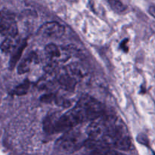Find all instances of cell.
Returning a JSON list of instances; mask_svg holds the SVG:
<instances>
[{"mask_svg": "<svg viewBox=\"0 0 155 155\" xmlns=\"http://www.w3.org/2000/svg\"><path fill=\"white\" fill-rule=\"evenodd\" d=\"M103 105L90 96H83L73 108L55 120L54 133L68 132L86 121H93L103 116Z\"/></svg>", "mask_w": 155, "mask_h": 155, "instance_id": "6da1fadb", "label": "cell"}, {"mask_svg": "<svg viewBox=\"0 0 155 155\" xmlns=\"http://www.w3.org/2000/svg\"><path fill=\"white\" fill-rule=\"evenodd\" d=\"M88 139V136L86 137L80 130L74 128L64 133V135L58 141L57 145L62 151L73 152L84 146Z\"/></svg>", "mask_w": 155, "mask_h": 155, "instance_id": "7a4b0ae2", "label": "cell"}, {"mask_svg": "<svg viewBox=\"0 0 155 155\" xmlns=\"http://www.w3.org/2000/svg\"><path fill=\"white\" fill-rule=\"evenodd\" d=\"M18 33V25L14 15L8 11L0 12V35L16 37Z\"/></svg>", "mask_w": 155, "mask_h": 155, "instance_id": "3957f363", "label": "cell"}, {"mask_svg": "<svg viewBox=\"0 0 155 155\" xmlns=\"http://www.w3.org/2000/svg\"><path fill=\"white\" fill-rule=\"evenodd\" d=\"M64 33V27L57 22H48L39 27L38 33L48 38L61 37Z\"/></svg>", "mask_w": 155, "mask_h": 155, "instance_id": "277c9868", "label": "cell"}, {"mask_svg": "<svg viewBox=\"0 0 155 155\" xmlns=\"http://www.w3.org/2000/svg\"><path fill=\"white\" fill-rule=\"evenodd\" d=\"M58 81L64 89L68 91H74V89L76 87V85L78 82L68 72H65L64 74H60V76L58 78Z\"/></svg>", "mask_w": 155, "mask_h": 155, "instance_id": "5b68a950", "label": "cell"}, {"mask_svg": "<svg viewBox=\"0 0 155 155\" xmlns=\"http://www.w3.org/2000/svg\"><path fill=\"white\" fill-rule=\"evenodd\" d=\"M38 58L36 53L31 52L28 55L26 56L18 67V72L19 74H24L30 71V65L33 62H37Z\"/></svg>", "mask_w": 155, "mask_h": 155, "instance_id": "8992f818", "label": "cell"}, {"mask_svg": "<svg viewBox=\"0 0 155 155\" xmlns=\"http://www.w3.org/2000/svg\"><path fill=\"white\" fill-rule=\"evenodd\" d=\"M26 46H27V41L23 40L21 43L17 45L16 48L12 51V54L11 56L10 61H9V67H10L11 69H13L16 66L18 61L20 60L21 55H22L23 51L25 49Z\"/></svg>", "mask_w": 155, "mask_h": 155, "instance_id": "52a82bcc", "label": "cell"}, {"mask_svg": "<svg viewBox=\"0 0 155 155\" xmlns=\"http://www.w3.org/2000/svg\"><path fill=\"white\" fill-rule=\"evenodd\" d=\"M45 51L47 55L53 61H56L57 60L61 59L62 56H63L61 48L58 45H54V44H48V45H47L45 48Z\"/></svg>", "mask_w": 155, "mask_h": 155, "instance_id": "ba28073f", "label": "cell"}, {"mask_svg": "<svg viewBox=\"0 0 155 155\" xmlns=\"http://www.w3.org/2000/svg\"><path fill=\"white\" fill-rule=\"evenodd\" d=\"M15 37H7L4 41L2 42V43L1 44V50L5 53H8L11 51H13L14 49L16 48L17 43L15 42Z\"/></svg>", "mask_w": 155, "mask_h": 155, "instance_id": "9c48e42d", "label": "cell"}, {"mask_svg": "<svg viewBox=\"0 0 155 155\" xmlns=\"http://www.w3.org/2000/svg\"><path fill=\"white\" fill-rule=\"evenodd\" d=\"M30 82L28 80H25L21 84L18 85L14 89L13 94L16 95H24L27 93L29 89H30Z\"/></svg>", "mask_w": 155, "mask_h": 155, "instance_id": "30bf717a", "label": "cell"}, {"mask_svg": "<svg viewBox=\"0 0 155 155\" xmlns=\"http://www.w3.org/2000/svg\"><path fill=\"white\" fill-rule=\"evenodd\" d=\"M111 8L116 12H123L126 10V6L120 0H107Z\"/></svg>", "mask_w": 155, "mask_h": 155, "instance_id": "8fae6325", "label": "cell"}, {"mask_svg": "<svg viewBox=\"0 0 155 155\" xmlns=\"http://www.w3.org/2000/svg\"><path fill=\"white\" fill-rule=\"evenodd\" d=\"M55 95H53V94H47V95H44L41 97L40 100L42 102L45 103H49L53 101L54 100H55Z\"/></svg>", "mask_w": 155, "mask_h": 155, "instance_id": "7c38bea8", "label": "cell"}, {"mask_svg": "<svg viewBox=\"0 0 155 155\" xmlns=\"http://www.w3.org/2000/svg\"><path fill=\"white\" fill-rule=\"evenodd\" d=\"M127 43H128V39H125V40L123 41L120 43V48L124 51L127 52L128 51V46H127Z\"/></svg>", "mask_w": 155, "mask_h": 155, "instance_id": "4fadbf2b", "label": "cell"}, {"mask_svg": "<svg viewBox=\"0 0 155 155\" xmlns=\"http://www.w3.org/2000/svg\"><path fill=\"white\" fill-rule=\"evenodd\" d=\"M149 12L152 16H154L155 18V7L154 6H151L149 8Z\"/></svg>", "mask_w": 155, "mask_h": 155, "instance_id": "5bb4252c", "label": "cell"}]
</instances>
